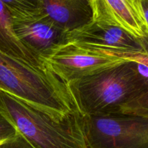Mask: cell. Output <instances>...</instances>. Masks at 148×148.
<instances>
[{"label":"cell","instance_id":"1","mask_svg":"<svg viewBox=\"0 0 148 148\" xmlns=\"http://www.w3.org/2000/svg\"><path fill=\"white\" fill-rule=\"evenodd\" d=\"M77 110L83 116L121 114V108L147 87L137 62L127 60L66 84Z\"/></svg>","mask_w":148,"mask_h":148},{"label":"cell","instance_id":"2","mask_svg":"<svg viewBox=\"0 0 148 148\" xmlns=\"http://www.w3.org/2000/svg\"><path fill=\"white\" fill-rule=\"evenodd\" d=\"M0 90L62 121L77 111L67 85L48 67L0 53Z\"/></svg>","mask_w":148,"mask_h":148},{"label":"cell","instance_id":"3","mask_svg":"<svg viewBox=\"0 0 148 148\" xmlns=\"http://www.w3.org/2000/svg\"><path fill=\"white\" fill-rule=\"evenodd\" d=\"M2 114L33 148H88L82 116L77 110L62 121L0 90Z\"/></svg>","mask_w":148,"mask_h":148},{"label":"cell","instance_id":"4","mask_svg":"<svg viewBox=\"0 0 148 148\" xmlns=\"http://www.w3.org/2000/svg\"><path fill=\"white\" fill-rule=\"evenodd\" d=\"M88 148H148V118L124 114L82 116Z\"/></svg>","mask_w":148,"mask_h":148},{"label":"cell","instance_id":"5","mask_svg":"<svg viewBox=\"0 0 148 148\" xmlns=\"http://www.w3.org/2000/svg\"><path fill=\"white\" fill-rule=\"evenodd\" d=\"M43 62L66 84L103 71L127 61L73 42L61 45Z\"/></svg>","mask_w":148,"mask_h":148},{"label":"cell","instance_id":"6","mask_svg":"<svg viewBox=\"0 0 148 148\" xmlns=\"http://www.w3.org/2000/svg\"><path fill=\"white\" fill-rule=\"evenodd\" d=\"M13 27L20 41L41 59L67 43V33L44 11L12 15ZM43 61V60H42Z\"/></svg>","mask_w":148,"mask_h":148},{"label":"cell","instance_id":"7","mask_svg":"<svg viewBox=\"0 0 148 148\" xmlns=\"http://www.w3.org/2000/svg\"><path fill=\"white\" fill-rule=\"evenodd\" d=\"M67 42L85 45L116 56L142 49L140 38L122 28L95 21L69 32Z\"/></svg>","mask_w":148,"mask_h":148},{"label":"cell","instance_id":"8","mask_svg":"<svg viewBox=\"0 0 148 148\" xmlns=\"http://www.w3.org/2000/svg\"><path fill=\"white\" fill-rule=\"evenodd\" d=\"M91 5L92 21L122 28L138 38L147 35L137 0H91Z\"/></svg>","mask_w":148,"mask_h":148},{"label":"cell","instance_id":"9","mask_svg":"<svg viewBox=\"0 0 148 148\" xmlns=\"http://www.w3.org/2000/svg\"><path fill=\"white\" fill-rule=\"evenodd\" d=\"M43 11L65 31L92 21L91 0H43Z\"/></svg>","mask_w":148,"mask_h":148},{"label":"cell","instance_id":"10","mask_svg":"<svg viewBox=\"0 0 148 148\" xmlns=\"http://www.w3.org/2000/svg\"><path fill=\"white\" fill-rule=\"evenodd\" d=\"M0 53L39 67H46L42 59L27 49L16 36L10 10L0 1Z\"/></svg>","mask_w":148,"mask_h":148},{"label":"cell","instance_id":"11","mask_svg":"<svg viewBox=\"0 0 148 148\" xmlns=\"http://www.w3.org/2000/svg\"><path fill=\"white\" fill-rule=\"evenodd\" d=\"M142 49L137 51L127 53L125 59L135 61L138 63L142 73L147 77V89L138 97L124 106L121 114L138 116L148 118V34L140 38Z\"/></svg>","mask_w":148,"mask_h":148},{"label":"cell","instance_id":"12","mask_svg":"<svg viewBox=\"0 0 148 148\" xmlns=\"http://www.w3.org/2000/svg\"><path fill=\"white\" fill-rule=\"evenodd\" d=\"M12 15L26 14L43 11V0H0Z\"/></svg>","mask_w":148,"mask_h":148},{"label":"cell","instance_id":"13","mask_svg":"<svg viewBox=\"0 0 148 148\" xmlns=\"http://www.w3.org/2000/svg\"><path fill=\"white\" fill-rule=\"evenodd\" d=\"M15 127L0 114V140H9L17 135Z\"/></svg>","mask_w":148,"mask_h":148},{"label":"cell","instance_id":"14","mask_svg":"<svg viewBox=\"0 0 148 148\" xmlns=\"http://www.w3.org/2000/svg\"><path fill=\"white\" fill-rule=\"evenodd\" d=\"M0 148H33L20 134L0 145Z\"/></svg>","mask_w":148,"mask_h":148},{"label":"cell","instance_id":"15","mask_svg":"<svg viewBox=\"0 0 148 148\" xmlns=\"http://www.w3.org/2000/svg\"><path fill=\"white\" fill-rule=\"evenodd\" d=\"M137 3L148 34V0H137Z\"/></svg>","mask_w":148,"mask_h":148}]
</instances>
